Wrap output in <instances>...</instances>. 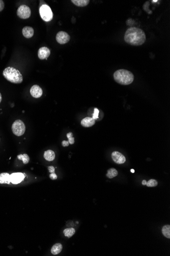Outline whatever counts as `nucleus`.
Segmentation results:
<instances>
[{"label": "nucleus", "instance_id": "nucleus-1", "mask_svg": "<svg viewBox=\"0 0 170 256\" xmlns=\"http://www.w3.org/2000/svg\"><path fill=\"white\" fill-rule=\"evenodd\" d=\"M146 35L142 29L137 27H130L127 30L124 35V40L127 44L133 45H141L146 41Z\"/></svg>", "mask_w": 170, "mask_h": 256}, {"label": "nucleus", "instance_id": "nucleus-2", "mask_svg": "<svg viewBox=\"0 0 170 256\" xmlns=\"http://www.w3.org/2000/svg\"><path fill=\"white\" fill-rule=\"evenodd\" d=\"M115 81L122 85H128L134 80V75L131 72L124 69L116 71L114 74Z\"/></svg>", "mask_w": 170, "mask_h": 256}, {"label": "nucleus", "instance_id": "nucleus-3", "mask_svg": "<svg viewBox=\"0 0 170 256\" xmlns=\"http://www.w3.org/2000/svg\"><path fill=\"white\" fill-rule=\"evenodd\" d=\"M3 75L8 81L13 84H21L23 82V77L21 73L13 67L6 68L3 71Z\"/></svg>", "mask_w": 170, "mask_h": 256}, {"label": "nucleus", "instance_id": "nucleus-4", "mask_svg": "<svg viewBox=\"0 0 170 256\" xmlns=\"http://www.w3.org/2000/svg\"><path fill=\"white\" fill-rule=\"evenodd\" d=\"M40 17L45 22H50L53 20V14L50 6L47 5H42L39 10Z\"/></svg>", "mask_w": 170, "mask_h": 256}, {"label": "nucleus", "instance_id": "nucleus-5", "mask_svg": "<svg viewBox=\"0 0 170 256\" xmlns=\"http://www.w3.org/2000/svg\"><path fill=\"white\" fill-rule=\"evenodd\" d=\"M12 130L13 133L20 136H23L26 131V126L24 123L21 120H17L14 122L12 125Z\"/></svg>", "mask_w": 170, "mask_h": 256}, {"label": "nucleus", "instance_id": "nucleus-6", "mask_svg": "<svg viewBox=\"0 0 170 256\" xmlns=\"http://www.w3.org/2000/svg\"><path fill=\"white\" fill-rule=\"evenodd\" d=\"M17 15L21 19H27L31 15L30 8L26 5H22L20 6L17 10Z\"/></svg>", "mask_w": 170, "mask_h": 256}, {"label": "nucleus", "instance_id": "nucleus-7", "mask_svg": "<svg viewBox=\"0 0 170 256\" xmlns=\"http://www.w3.org/2000/svg\"><path fill=\"white\" fill-rule=\"evenodd\" d=\"M70 37L67 33L64 31H60L56 35V41L61 45L66 44L70 41Z\"/></svg>", "mask_w": 170, "mask_h": 256}, {"label": "nucleus", "instance_id": "nucleus-8", "mask_svg": "<svg viewBox=\"0 0 170 256\" xmlns=\"http://www.w3.org/2000/svg\"><path fill=\"white\" fill-rule=\"evenodd\" d=\"M24 179V174L22 173H13L10 175L11 183H12L13 184L21 183Z\"/></svg>", "mask_w": 170, "mask_h": 256}, {"label": "nucleus", "instance_id": "nucleus-9", "mask_svg": "<svg viewBox=\"0 0 170 256\" xmlns=\"http://www.w3.org/2000/svg\"><path fill=\"white\" fill-rule=\"evenodd\" d=\"M111 158L113 161L118 164H123L126 161L125 156L118 152H113L111 154Z\"/></svg>", "mask_w": 170, "mask_h": 256}, {"label": "nucleus", "instance_id": "nucleus-10", "mask_svg": "<svg viewBox=\"0 0 170 256\" xmlns=\"http://www.w3.org/2000/svg\"><path fill=\"white\" fill-rule=\"evenodd\" d=\"M50 54H51V51L47 47H41L39 49L38 52V56L39 59H41V60L47 59V58H48L50 56Z\"/></svg>", "mask_w": 170, "mask_h": 256}, {"label": "nucleus", "instance_id": "nucleus-11", "mask_svg": "<svg viewBox=\"0 0 170 256\" xmlns=\"http://www.w3.org/2000/svg\"><path fill=\"white\" fill-rule=\"evenodd\" d=\"M30 94L32 97L35 98H40L42 95L43 91L41 88L38 85H34L30 89Z\"/></svg>", "mask_w": 170, "mask_h": 256}, {"label": "nucleus", "instance_id": "nucleus-12", "mask_svg": "<svg viewBox=\"0 0 170 256\" xmlns=\"http://www.w3.org/2000/svg\"><path fill=\"white\" fill-rule=\"evenodd\" d=\"M34 29L33 28L29 26H26L22 30L23 35L26 38H30L34 35Z\"/></svg>", "mask_w": 170, "mask_h": 256}, {"label": "nucleus", "instance_id": "nucleus-13", "mask_svg": "<svg viewBox=\"0 0 170 256\" xmlns=\"http://www.w3.org/2000/svg\"><path fill=\"white\" fill-rule=\"evenodd\" d=\"M95 120L91 117H86L81 120V125L85 128H90L95 124Z\"/></svg>", "mask_w": 170, "mask_h": 256}, {"label": "nucleus", "instance_id": "nucleus-14", "mask_svg": "<svg viewBox=\"0 0 170 256\" xmlns=\"http://www.w3.org/2000/svg\"><path fill=\"white\" fill-rule=\"evenodd\" d=\"M10 183V175L9 173H2L0 174V183L9 184Z\"/></svg>", "mask_w": 170, "mask_h": 256}, {"label": "nucleus", "instance_id": "nucleus-15", "mask_svg": "<svg viewBox=\"0 0 170 256\" xmlns=\"http://www.w3.org/2000/svg\"><path fill=\"white\" fill-rule=\"evenodd\" d=\"M44 158L47 161H54L55 159V153L53 150H47L44 153Z\"/></svg>", "mask_w": 170, "mask_h": 256}, {"label": "nucleus", "instance_id": "nucleus-16", "mask_svg": "<svg viewBox=\"0 0 170 256\" xmlns=\"http://www.w3.org/2000/svg\"><path fill=\"white\" fill-rule=\"evenodd\" d=\"M62 250V246L61 243H56L51 247V253L54 255L60 253Z\"/></svg>", "mask_w": 170, "mask_h": 256}, {"label": "nucleus", "instance_id": "nucleus-17", "mask_svg": "<svg viewBox=\"0 0 170 256\" xmlns=\"http://www.w3.org/2000/svg\"><path fill=\"white\" fill-rule=\"evenodd\" d=\"M71 2L78 7H85L90 3L89 0H72Z\"/></svg>", "mask_w": 170, "mask_h": 256}, {"label": "nucleus", "instance_id": "nucleus-18", "mask_svg": "<svg viewBox=\"0 0 170 256\" xmlns=\"http://www.w3.org/2000/svg\"><path fill=\"white\" fill-rule=\"evenodd\" d=\"M63 233L65 236L68 237V238H70L72 236L74 235L75 233V229L72 228V227L67 228V229H65L64 230Z\"/></svg>", "mask_w": 170, "mask_h": 256}, {"label": "nucleus", "instance_id": "nucleus-19", "mask_svg": "<svg viewBox=\"0 0 170 256\" xmlns=\"http://www.w3.org/2000/svg\"><path fill=\"white\" fill-rule=\"evenodd\" d=\"M118 171L115 168H110L108 170L107 176L109 179H113L118 175Z\"/></svg>", "mask_w": 170, "mask_h": 256}, {"label": "nucleus", "instance_id": "nucleus-20", "mask_svg": "<svg viewBox=\"0 0 170 256\" xmlns=\"http://www.w3.org/2000/svg\"><path fill=\"white\" fill-rule=\"evenodd\" d=\"M162 233L165 237L170 238V225H166L164 226L162 229Z\"/></svg>", "mask_w": 170, "mask_h": 256}, {"label": "nucleus", "instance_id": "nucleus-21", "mask_svg": "<svg viewBox=\"0 0 170 256\" xmlns=\"http://www.w3.org/2000/svg\"><path fill=\"white\" fill-rule=\"evenodd\" d=\"M17 159L20 160H22L23 163L24 164H27L30 161V158L29 156L27 154L18 155Z\"/></svg>", "mask_w": 170, "mask_h": 256}, {"label": "nucleus", "instance_id": "nucleus-22", "mask_svg": "<svg viewBox=\"0 0 170 256\" xmlns=\"http://www.w3.org/2000/svg\"><path fill=\"white\" fill-rule=\"evenodd\" d=\"M158 183L157 182V180L153 179H151L149 181L147 182V186L148 187H156L157 186Z\"/></svg>", "mask_w": 170, "mask_h": 256}, {"label": "nucleus", "instance_id": "nucleus-23", "mask_svg": "<svg viewBox=\"0 0 170 256\" xmlns=\"http://www.w3.org/2000/svg\"><path fill=\"white\" fill-rule=\"evenodd\" d=\"M67 137L68 139V142L70 144H74V138L73 136L72 132H69L67 134Z\"/></svg>", "mask_w": 170, "mask_h": 256}, {"label": "nucleus", "instance_id": "nucleus-24", "mask_svg": "<svg viewBox=\"0 0 170 256\" xmlns=\"http://www.w3.org/2000/svg\"><path fill=\"white\" fill-rule=\"evenodd\" d=\"M99 112L100 111L97 108H95L94 109V114H93V116H92V118L94 119V120H96L98 118V115H99Z\"/></svg>", "mask_w": 170, "mask_h": 256}, {"label": "nucleus", "instance_id": "nucleus-25", "mask_svg": "<svg viewBox=\"0 0 170 256\" xmlns=\"http://www.w3.org/2000/svg\"><path fill=\"white\" fill-rule=\"evenodd\" d=\"M50 179H53V180H55L56 179H57V175H56L55 173H52L50 175Z\"/></svg>", "mask_w": 170, "mask_h": 256}, {"label": "nucleus", "instance_id": "nucleus-26", "mask_svg": "<svg viewBox=\"0 0 170 256\" xmlns=\"http://www.w3.org/2000/svg\"><path fill=\"white\" fill-rule=\"evenodd\" d=\"M4 2L2 0H0V12H1L4 8Z\"/></svg>", "mask_w": 170, "mask_h": 256}, {"label": "nucleus", "instance_id": "nucleus-27", "mask_svg": "<svg viewBox=\"0 0 170 256\" xmlns=\"http://www.w3.org/2000/svg\"><path fill=\"white\" fill-rule=\"evenodd\" d=\"M48 171L50 172V173H55V167H53V166H49L48 167Z\"/></svg>", "mask_w": 170, "mask_h": 256}, {"label": "nucleus", "instance_id": "nucleus-28", "mask_svg": "<svg viewBox=\"0 0 170 256\" xmlns=\"http://www.w3.org/2000/svg\"><path fill=\"white\" fill-rule=\"evenodd\" d=\"M62 145L63 147H67V146H69V143L68 141H63L62 142Z\"/></svg>", "mask_w": 170, "mask_h": 256}, {"label": "nucleus", "instance_id": "nucleus-29", "mask_svg": "<svg viewBox=\"0 0 170 256\" xmlns=\"http://www.w3.org/2000/svg\"><path fill=\"white\" fill-rule=\"evenodd\" d=\"M146 184H147V181L146 180H143L142 181V185L145 186V185H146Z\"/></svg>", "mask_w": 170, "mask_h": 256}, {"label": "nucleus", "instance_id": "nucleus-30", "mask_svg": "<svg viewBox=\"0 0 170 256\" xmlns=\"http://www.w3.org/2000/svg\"><path fill=\"white\" fill-rule=\"evenodd\" d=\"M2 101V95L1 94V93H0V103Z\"/></svg>", "mask_w": 170, "mask_h": 256}, {"label": "nucleus", "instance_id": "nucleus-31", "mask_svg": "<svg viewBox=\"0 0 170 256\" xmlns=\"http://www.w3.org/2000/svg\"><path fill=\"white\" fill-rule=\"evenodd\" d=\"M130 171H131V173H134V169H131V170H130Z\"/></svg>", "mask_w": 170, "mask_h": 256}, {"label": "nucleus", "instance_id": "nucleus-32", "mask_svg": "<svg viewBox=\"0 0 170 256\" xmlns=\"http://www.w3.org/2000/svg\"><path fill=\"white\" fill-rule=\"evenodd\" d=\"M157 1H152L153 2H157Z\"/></svg>", "mask_w": 170, "mask_h": 256}]
</instances>
